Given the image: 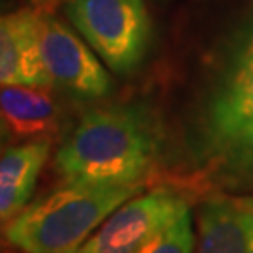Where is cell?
Segmentation results:
<instances>
[{"mask_svg": "<svg viewBox=\"0 0 253 253\" xmlns=\"http://www.w3.org/2000/svg\"><path fill=\"white\" fill-rule=\"evenodd\" d=\"M160 156V133L145 109L109 105L84 113L54 152L62 182L146 184Z\"/></svg>", "mask_w": 253, "mask_h": 253, "instance_id": "obj_1", "label": "cell"}, {"mask_svg": "<svg viewBox=\"0 0 253 253\" xmlns=\"http://www.w3.org/2000/svg\"><path fill=\"white\" fill-rule=\"evenodd\" d=\"M146 184H77L62 186L30 201L4 225L9 248L23 253H72L120 205Z\"/></svg>", "mask_w": 253, "mask_h": 253, "instance_id": "obj_2", "label": "cell"}, {"mask_svg": "<svg viewBox=\"0 0 253 253\" xmlns=\"http://www.w3.org/2000/svg\"><path fill=\"white\" fill-rule=\"evenodd\" d=\"M199 156L217 178L253 184V38L208 100Z\"/></svg>", "mask_w": 253, "mask_h": 253, "instance_id": "obj_3", "label": "cell"}, {"mask_svg": "<svg viewBox=\"0 0 253 253\" xmlns=\"http://www.w3.org/2000/svg\"><path fill=\"white\" fill-rule=\"evenodd\" d=\"M64 15L113 73L143 62L150 42L145 0H64Z\"/></svg>", "mask_w": 253, "mask_h": 253, "instance_id": "obj_4", "label": "cell"}, {"mask_svg": "<svg viewBox=\"0 0 253 253\" xmlns=\"http://www.w3.org/2000/svg\"><path fill=\"white\" fill-rule=\"evenodd\" d=\"M40 47L58 90L79 100H100L111 92L113 79L101 58L53 9L40 8Z\"/></svg>", "mask_w": 253, "mask_h": 253, "instance_id": "obj_5", "label": "cell"}, {"mask_svg": "<svg viewBox=\"0 0 253 253\" xmlns=\"http://www.w3.org/2000/svg\"><path fill=\"white\" fill-rule=\"evenodd\" d=\"M188 207V201L169 188L141 191L120 205L72 253H137Z\"/></svg>", "mask_w": 253, "mask_h": 253, "instance_id": "obj_6", "label": "cell"}, {"mask_svg": "<svg viewBox=\"0 0 253 253\" xmlns=\"http://www.w3.org/2000/svg\"><path fill=\"white\" fill-rule=\"evenodd\" d=\"M0 84L54 86L40 47V8L0 13Z\"/></svg>", "mask_w": 253, "mask_h": 253, "instance_id": "obj_7", "label": "cell"}, {"mask_svg": "<svg viewBox=\"0 0 253 253\" xmlns=\"http://www.w3.org/2000/svg\"><path fill=\"white\" fill-rule=\"evenodd\" d=\"M56 86L0 84V122L11 145L27 141H53L60 133L64 107Z\"/></svg>", "mask_w": 253, "mask_h": 253, "instance_id": "obj_8", "label": "cell"}, {"mask_svg": "<svg viewBox=\"0 0 253 253\" xmlns=\"http://www.w3.org/2000/svg\"><path fill=\"white\" fill-rule=\"evenodd\" d=\"M197 242L193 253H250L253 208L246 197L212 195L197 210Z\"/></svg>", "mask_w": 253, "mask_h": 253, "instance_id": "obj_9", "label": "cell"}, {"mask_svg": "<svg viewBox=\"0 0 253 253\" xmlns=\"http://www.w3.org/2000/svg\"><path fill=\"white\" fill-rule=\"evenodd\" d=\"M53 141L9 145L0 154V223L6 225L32 201L38 176L51 156Z\"/></svg>", "mask_w": 253, "mask_h": 253, "instance_id": "obj_10", "label": "cell"}, {"mask_svg": "<svg viewBox=\"0 0 253 253\" xmlns=\"http://www.w3.org/2000/svg\"><path fill=\"white\" fill-rule=\"evenodd\" d=\"M197 242V233L193 229V217L190 207L184 208L169 225L141 246L137 253H193Z\"/></svg>", "mask_w": 253, "mask_h": 253, "instance_id": "obj_11", "label": "cell"}, {"mask_svg": "<svg viewBox=\"0 0 253 253\" xmlns=\"http://www.w3.org/2000/svg\"><path fill=\"white\" fill-rule=\"evenodd\" d=\"M9 145H11V141H9L8 131H6V127L2 126V122H0V154L4 152Z\"/></svg>", "mask_w": 253, "mask_h": 253, "instance_id": "obj_12", "label": "cell"}, {"mask_svg": "<svg viewBox=\"0 0 253 253\" xmlns=\"http://www.w3.org/2000/svg\"><path fill=\"white\" fill-rule=\"evenodd\" d=\"M13 252V248H9V244L6 242V238H4V225L0 223V253H9Z\"/></svg>", "mask_w": 253, "mask_h": 253, "instance_id": "obj_13", "label": "cell"}, {"mask_svg": "<svg viewBox=\"0 0 253 253\" xmlns=\"http://www.w3.org/2000/svg\"><path fill=\"white\" fill-rule=\"evenodd\" d=\"M56 2H58V0H40V2H38V4H34V6H38V8H43V9H53Z\"/></svg>", "mask_w": 253, "mask_h": 253, "instance_id": "obj_14", "label": "cell"}, {"mask_svg": "<svg viewBox=\"0 0 253 253\" xmlns=\"http://www.w3.org/2000/svg\"><path fill=\"white\" fill-rule=\"evenodd\" d=\"M246 199H248V203H250V207L253 208V195H248ZM250 253H253V244H252V250H250Z\"/></svg>", "mask_w": 253, "mask_h": 253, "instance_id": "obj_15", "label": "cell"}, {"mask_svg": "<svg viewBox=\"0 0 253 253\" xmlns=\"http://www.w3.org/2000/svg\"><path fill=\"white\" fill-rule=\"evenodd\" d=\"M9 253H23V252H19V250H13V252H9Z\"/></svg>", "mask_w": 253, "mask_h": 253, "instance_id": "obj_16", "label": "cell"}, {"mask_svg": "<svg viewBox=\"0 0 253 253\" xmlns=\"http://www.w3.org/2000/svg\"><path fill=\"white\" fill-rule=\"evenodd\" d=\"M30 2H32V4H38V2H40V0H30Z\"/></svg>", "mask_w": 253, "mask_h": 253, "instance_id": "obj_17", "label": "cell"}]
</instances>
